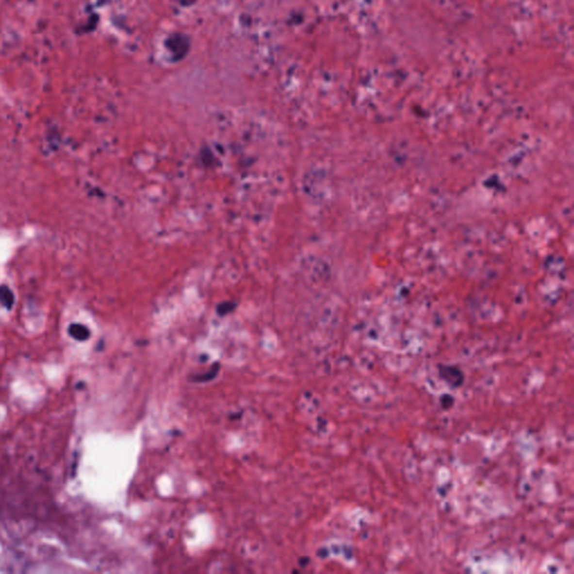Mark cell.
Masks as SVG:
<instances>
[{
  "label": "cell",
  "mask_w": 574,
  "mask_h": 574,
  "mask_svg": "<svg viewBox=\"0 0 574 574\" xmlns=\"http://www.w3.org/2000/svg\"><path fill=\"white\" fill-rule=\"evenodd\" d=\"M68 333H70L72 338L79 341H84L90 337L89 328L84 326H81V324H72L68 328Z\"/></svg>",
  "instance_id": "6da1fadb"
},
{
  "label": "cell",
  "mask_w": 574,
  "mask_h": 574,
  "mask_svg": "<svg viewBox=\"0 0 574 574\" xmlns=\"http://www.w3.org/2000/svg\"><path fill=\"white\" fill-rule=\"evenodd\" d=\"M0 302L6 308H12V305L14 304V295L12 291L6 286L0 287Z\"/></svg>",
  "instance_id": "7a4b0ae2"
}]
</instances>
